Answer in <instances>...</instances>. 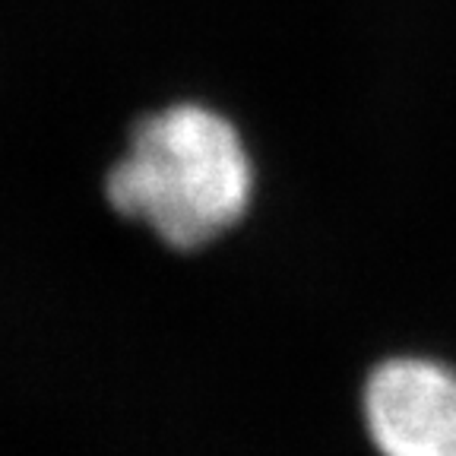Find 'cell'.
Returning <instances> with one entry per match:
<instances>
[{
    "instance_id": "2",
    "label": "cell",
    "mask_w": 456,
    "mask_h": 456,
    "mask_svg": "<svg viewBox=\"0 0 456 456\" xmlns=\"http://www.w3.org/2000/svg\"><path fill=\"white\" fill-rule=\"evenodd\" d=\"M364 421L380 456H456V370L393 358L364 387Z\"/></svg>"
},
{
    "instance_id": "1",
    "label": "cell",
    "mask_w": 456,
    "mask_h": 456,
    "mask_svg": "<svg viewBox=\"0 0 456 456\" xmlns=\"http://www.w3.org/2000/svg\"><path fill=\"white\" fill-rule=\"evenodd\" d=\"M105 191L121 216L146 222L168 248L191 250L248 213L254 168L222 114L171 105L136 124Z\"/></svg>"
}]
</instances>
